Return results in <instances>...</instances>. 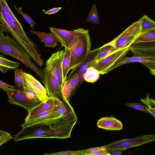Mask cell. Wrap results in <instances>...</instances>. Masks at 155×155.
Masks as SVG:
<instances>
[{
    "label": "cell",
    "instance_id": "cell-27",
    "mask_svg": "<svg viewBox=\"0 0 155 155\" xmlns=\"http://www.w3.org/2000/svg\"><path fill=\"white\" fill-rule=\"evenodd\" d=\"M15 83L17 86L23 87L25 82L22 69L16 68L14 71Z\"/></svg>",
    "mask_w": 155,
    "mask_h": 155
},
{
    "label": "cell",
    "instance_id": "cell-9",
    "mask_svg": "<svg viewBox=\"0 0 155 155\" xmlns=\"http://www.w3.org/2000/svg\"><path fill=\"white\" fill-rule=\"evenodd\" d=\"M41 81L49 97H57L62 94V88L53 70L45 67L43 70V78Z\"/></svg>",
    "mask_w": 155,
    "mask_h": 155
},
{
    "label": "cell",
    "instance_id": "cell-5",
    "mask_svg": "<svg viewBox=\"0 0 155 155\" xmlns=\"http://www.w3.org/2000/svg\"><path fill=\"white\" fill-rule=\"evenodd\" d=\"M141 33V23L137 21L110 42L117 49L129 47Z\"/></svg>",
    "mask_w": 155,
    "mask_h": 155
},
{
    "label": "cell",
    "instance_id": "cell-30",
    "mask_svg": "<svg viewBox=\"0 0 155 155\" xmlns=\"http://www.w3.org/2000/svg\"><path fill=\"white\" fill-rule=\"evenodd\" d=\"M87 149L77 151L67 150L57 153H46L44 155H84Z\"/></svg>",
    "mask_w": 155,
    "mask_h": 155
},
{
    "label": "cell",
    "instance_id": "cell-21",
    "mask_svg": "<svg viewBox=\"0 0 155 155\" xmlns=\"http://www.w3.org/2000/svg\"><path fill=\"white\" fill-rule=\"evenodd\" d=\"M20 64L19 63L9 60L3 55H0V71L3 73H5L8 71L17 68Z\"/></svg>",
    "mask_w": 155,
    "mask_h": 155
},
{
    "label": "cell",
    "instance_id": "cell-35",
    "mask_svg": "<svg viewBox=\"0 0 155 155\" xmlns=\"http://www.w3.org/2000/svg\"><path fill=\"white\" fill-rule=\"evenodd\" d=\"M13 138V137L8 133L0 130V146H1Z\"/></svg>",
    "mask_w": 155,
    "mask_h": 155
},
{
    "label": "cell",
    "instance_id": "cell-26",
    "mask_svg": "<svg viewBox=\"0 0 155 155\" xmlns=\"http://www.w3.org/2000/svg\"><path fill=\"white\" fill-rule=\"evenodd\" d=\"M108 150L105 146L87 149L84 155H106L108 154Z\"/></svg>",
    "mask_w": 155,
    "mask_h": 155
},
{
    "label": "cell",
    "instance_id": "cell-23",
    "mask_svg": "<svg viewBox=\"0 0 155 155\" xmlns=\"http://www.w3.org/2000/svg\"><path fill=\"white\" fill-rule=\"evenodd\" d=\"M154 41H155V28L141 33L135 40L134 42H145Z\"/></svg>",
    "mask_w": 155,
    "mask_h": 155
},
{
    "label": "cell",
    "instance_id": "cell-37",
    "mask_svg": "<svg viewBox=\"0 0 155 155\" xmlns=\"http://www.w3.org/2000/svg\"><path fill=\"white\" fill-rule=\"evenodd\" d=\"M14 87L13 85L6 84L1 80L0 81V88L6 92L12 90Z\"/></svg>",
    "mask_w": 155,
    "mask_h": 155
},
{
    "label": "cell",
    "instance_id": "cell-32",
    "mask_svg": "<svg viewBox=\"0 0 155 155\" xmlns=\"http://www.w3.org/2000/svg\"><path fill=\"white\" fill-rule=\"evenodd\" d=\"M149 95V93L147 94L144 99L141 98L140 100L143 104L147 105L148 111L155 117V107L151 104Z\"/></svg>",
    "mask_w": 155,
    "mask_h": 155
},
{
    "label": "cell",
    "instance_id": "cell-24",
    "mask_svg": "<svg viewBox=\"0 0 155 155\" xmlns=\"http://www.w3.org/2000/svg\"><path fill=\"white\" fill-rule=\"evenodd\" d=\"M138 21L141 23V33L155 28V22L146 15H144Z\"/></svg>",
    "mask_w": 155,
    "mask_h": 155
},
{
    "label": "cell",
    "instance_id": "cell-19",
    "mask_svg": "<svg viewBox=\"0 0 155 155\" xmlns=\"http://www.w3.org/2000/svg\"><path fill=\"white\" fill-rule=\"evenodd\" d=\"M99 48L91 50L86 61L81 65L79 70L77 72L79 76V84L82 81L83 75L87 68L90 67L91 63L93 61L95 57L97 54Z\"/></svg>",
    "mask_w": 155,
    "mask_h": 155
},
{
    "label": "cell",
    "instance_id": "cell-2",
    "mask_svg": "<svg viewBox=\"0 0 155 155\" xmlns=\"http://www.w3.org/2000/svg\"><path fill=\"white\" fill-rule=\"evenodd\" d=\"M4 26L0 24V52L14 57L22 62L26 68L32 71L42 80L43 70L38 67L31 58L20 44L8 34Z\"/></svg>",
    "mask_w": 155,
    "mask_h": 155
},
{
    "label": "cell",
    "instance_id": "cell-28",
    "mask_svg": "<svg viewBox=\"0 0 155 155\" xmlns=\"http://www.w3.org/2000/svg\"><path fill=\"white\" fill-rule=\"evenodd\" d=\"M22 87L25 93L29 99L36 102H42L39 100L36 94L30 87L25 80Z\"/></svg>",
    "mask_w": 155,
    "mask_h": 155
},
{
    "label": "cell",
    "instance_id": "cell-13",
    "mask_svg": "<svg viewBox=\"0 0 155 155\" xmlns=\"http://www.w3.org/2000/svg\"><path fill=\"white\" fill-rule=\"evenodd\" d=\"M49 28L51 32L56 36L62 46L64 48H69L75 35V29L69 31L51 27Z\"/></svg>",
    "mask_w": 155,
    "mask_h": 155
},
{
    "label": "cell",
    "instance_id": "cell-29",
    "mask_svg": "<svg viewBox=\"0 0 155 155\" xmlns=\"http://www.w3.org/2000/svg\"><path fill=\"white\" fill-rule=\"evenodd\" d=\"M74 91L70 86L68 80L65 82L62 90L64 97L68 101Z\"/></svg>",
    "mask_w": 155,
    "mask_h": 155
},
{
    "label": "cell",
    "instance_id": "cell-18",
    "mask_svg": "<svg viewBox=\"0 0 155 155\" xmlns=\"http://www.w3.org/2000/svg\"><path fill=\"white\" fill-rule=\"evenodd\" d=\"M118 50V49H117L110 42L104 45L99 48V49L97 54L95 57L91 64L101 60Z\"/></svg>",
    "mask_w": 155,
    "mask_h": 155
},
{
    "label": "cell",
    "instance_id": "cell-15",
    "mask_svg": "<svg viewBox=\"0 0 155 155\" xmlns=\"http://www.w3.org/2000/svg\"><path fill=\"white\" fill-rule=\"evenodd\" d=\"M53 97H49L46 103L42 102L28 112V114L25 121L32 119L44 112L51 110L53 107Z\"/></svg>",
    "mask_w": 155,
    "mask_h": 155
},
{
    "label": "cell",
    "instance_id": "cell-8",
    "mask_svg": "<svg viewBox=\"0 0 155 155\" xmlns=\"http://www.w3.org/2000/svg\"><path fill=\"white\" fill-rule=\"evenodd\" d=\"M129 51V47L118 49L101 60L91 64L90 67L97 69L100 74H107L110 68L118 60L125 56Z\"/></svg>",
    "mask_w": 155,
    "mask_h": 155
},
{
    "label": "cell",
    "instance_id": "cell-33",
    "mask_svg": "<svg viewBox=\"0 0 155 155\" xmlns=\"http://www.w3.org/2000/svg\"><path fill=\"white\" fill-rule=\"evenodd\" d=\"M69 83L71 87L74 91L79 84V76L78 73L76 72L68 79Z\"/></svg>",
    "mask_w": 155,
    "mask_h": 155
},
{
    "label": "cell",
    "instance_id": "cell-40",
    "mask_svg": "<svg viewBox=\"0 0 155 155\" xmlns=\"http://www.w3.org/2000/svg\"><path fill=\"white\" fill-rule=\"evenodd\" d=\"M123 150H116L110 152V154L111 155H121Z\"/></svg>",
    "mask_w": 155,
    "mask_h": 155
},
{
    "label": "cell",
    "instance_id": "cell-6",
    "mask_svg": "<svg viewBox=\"0 0 155 155\" xmlns=\"http://www.w3.org/2000/svg\"><path fill=\"white\" fill-rule=\"evenodd\" d=\"M155 140V134H147L131 138L121 139L105 146L107 148L108 152H110L116 150H124Z\"/></svg>",
    "mask_w": 155,
    "mask_h": 155
},
{
    "label": "cell",
    "instance_id": "cell-10",
    "mask_svg": "<svg viewBox=\"0 0 155 155\" xmlns=\"http://www.w3.org/2000/svg\"><path fill=\"white\" fill-rule=\"evenodd\" d=\"M129 49L134 55L155 59V41L134 42Z\"/></svg>",
    "mask_w": 155,
    "mask_h": 155
},
{
    "label": "cell",
    "instance_id": "cell-34",
    "mask_svg": "<svg viewBox=\"0 0 155 155\" xmlns=\"http://www.w3.org/2000/svg\"><path fill=\"white\" fill-rule=\"evenodd\" d=\"M125 105L144 112L149 113L147 110V107L140 103H128L126 104Z\"/></svg>",
    "mask_w": 155,
    "mask_h": 155
},
{
    "label": "cell",
    "instance_id": "cell-25",
    "mask_svg": "<svg viewBox=\"0 0 155 155\" xmlns=\"http://www.w3.org/2000/svg\"><path fill=\"white\" fill-rule=\"evenodd\" d=\"M87 21L92 23L99 24L100 21V17L98 15L96 5H94L88 14L87 18Z\"/></svg>",
    "mask_w": 155,
    "mask_h": 155
},
{
    "label": "cell",
    "instance_id": "cell-38",
    "mask_svg": "<svg viewBox=\"0 0 155 155\" xmlns=\"http://www.w3.org/2000/svg\"><path fill=\"white\" fill-rule=\"evenodd\" d=\"M0 7L8 14L12 12L5 0H0Z\"/></svg>",
    "mask_w": 155,
    "mask_h": 155
},
{
    "label": "cell",
    "instance_id": "cell-14",
    "mask_svg": "<svg viewBox=\"0 0 155 155\" xmlns=\"http://www.w3.org/2000/svg\"><path fill=\"white\" fill-rule=\"evenodd\" d=\"M99 128L107 130H120L123 127L121 122L114 117H102L97 122Z\"/></svg>",
    "mask_w": 155,
    "mask_h": 155
},
{
    "label": "cell",
    "instance_id": "cell-4",
    "mask_svg": "<svg viewBox=\"0 0 155 155\" xmlns=\"http://www.w3.org/2000/svg\"><path fill=\"white\" fill-rule=\"evenodd\" d=\"M0 22L26 52H28L35 47V44L27 35L20 32L15 27L9 14L0 7Z\"/></svg>",
    "mask_w": 155,
    "mask_h": 155
},
{
    "label": "cell",
    "instance_id": "cell-3",
    "mask_svg": "<svg viewBox=\"0 0 155 155\" xmlns=\"http://www.w3.org/2000/svg\"><path fill=\"white\" fill-rule=\"evenodd\" d=\"M74 38L69 49L71 54L70 76L87 59L91 51V41L89 31L83 28L75 29Z\"/></svg>",
    "mask_w": 155,
    "mask_h": 155
},
{
    "label": "cell",
    "instance_id": "cell-16",
    "mask_svg": "<svg viewBox=\"0 0 155 155\" xmlns=\"http://www.w3.org/2000/svg\"><path fill=\"white\" fill-rule=\"evenodd\" d=\"M33 34L38 36L43 41L45 46L48 48H54L58 45L59 41L56 36L52 33H47L37 31L30 30Z\"/></svg>",
    "mask_w": 155,
    "mask_h": 155
},
{
    "label": "cell",
    "instance_id": "cell-7",
    "mask_svg": "<svg viewBox=\"0 0 155 155\" xmlns=\"http://www.w3.org/2000/svg\"><path fill=\"white\" fill-rule=\"evenodd\" d=\"M17 87V88L14 87L6 92L8 101L10 103L22 107L28 112L42 102H36L29 99L23 89Z\"/></svg>",
    "mask_w": 155,
    "mask_h": 155
},
{
    "label": "cell",
    "instance_id": "cell-12",
    "mask_svg": "<svg viewBox=\"0 0 155 155\" xmlns=\"http://www.w3.org/2000/svg\"><path fill=\"white\" fill-rule=\"evenodd\" d=\"M24 75L26 81L36 94L39 100L43 103H46L49 97L45 87L30 74L24 72Z\"/></svg>",
    "mask_w": 155,
    "mask_h": 155
},
{
    "label": "cell",
    "instance_id": "cell-17",
    "mask_svg": "<svg viewBox=\"0 0 155 155\" xmlns=\"http://www.w3.org/2000/svg\"><path fill=\"white\" fill-rule=\"evenodd\" d=\"M155 59L142 58L134 55L131 57H123L117 61L109 69V72L113 69L122 65L133 62H140L155 61Z\"/></svg>",
    "mask_w": 155,
    "mask_h": 155
},
{
    "label": "cell",
    "instance_id": "cell-39",
    "mask_svg": "<svg viewBox=\"0 0 155 155\" xmlns=\"http://www.w3.org/2000/svg\"><path fill=\"white\" fill-rule=\"evenodd\" d=\"M62 7H58L57 8H54L46 12H45V14L51 15L55 13L58 12L60 10Z\"/></svg>",
    "mask_w": 155,
    "mask_h": 155
},
{
    "label": "cell",
    "instance_id": "cell-22",
    "mask_svg": "<svg viewBox=\"0 0 155 155\" xmlns=\"http://www.w3.org/2000/svg\"><path fill=\"white\" fill-rule=\"evenodd\" d=\"M100 74L94 68L91 66L87 68L83 75V79L85 81L91 83L96 82L99 79Z\"/></svg>",
    "mask_w": 155,
    "mask_h": 155
},
{
    "label": "cell",
    "instance_id": "cell-20",
    "mask_svg": "<svg viewBox=\"0 0 155 155\" xmlns=\"http://www.w3.org/2000/svg\"><path fill=\"white\" fill-rule=\"evenodd\" d=\"M71 63V54L69 48H65L63 50L62 54V66L63 80L65 83L67 80V75L70 71L69 68Z\"/></svg>",
    "mask_w": 155,
    "mask_h": 155
},
{
    "label": "cell",
    "instance_id": "cell-36",
    "mask_svg": "<svg viewBox=\"0 0 155 155\" xmlns=\"http://www.w3.org/2000/svg\"><path fill=\"white\" fill-rule=\"evenodd\" d=\"M142 63L149 69L152 74L155 75V61L144 62Z\"/></svg>",
    "mask_w": 155,
    "mask_h": 155
},
{
    "label": "cell",
    "instance_id": "cell-31",
    "mask_svg": "<svg viewBox=\"0 0 155 155\" xmlns=\"http://www.w3.org/2000/svg\"><path fill=\"white\" fill-rule=\"evenodd\" d=\"M14 7L17 11L25 19L26 22L29 24L30 27L33 30L35 29V25H36V23L33 19L27 14L24 13L20 8H17L15 5Z\"/></svg>",
    "mask_w": 155,
    "mask_h": 155
},
{
    "label": "cell",
    "instance_id": "cell-11",
    "mask_svg": "<svg viewBox=\"0 0 155 155\" xmlns=\"http://www.w3.org/2000/svg\"><path fill=\"white\" fill-rule=\"evenodd\" d=\"M63 51V50H60L52 53L46 61L45 67L54 71L62 88L64 84L62 66Z\"/></svg>",
    "mask_w": 155,
    "mask_h": 155
},
{
    "label": "cell",
    "instance_id": "cell-1",
    "mask_svg": "<svg viewBox=\"0 0 155 155\" xmlns=\"http://www.w3.org/2000/svg\"><path fill=\"white\" fill-rule=\"evenodd\" d=\"M74 125L58 124L35 125L23 127L14 137L15 142L38 138H69Z\"/></svg>",
    "mask_w": 155,
    "mask_h": 155
}]
</instances>
